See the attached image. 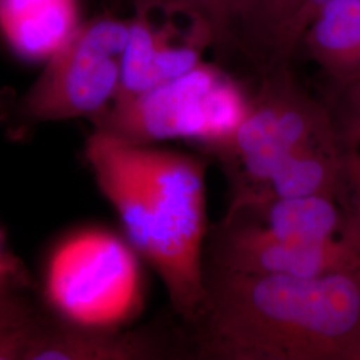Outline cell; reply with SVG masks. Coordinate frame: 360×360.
Listing matches in <instances>:
<instances>
[{
    "mask_svg": "<svg viewBox=\"0 0 360 360\" xmlns=\"http://www.w3.org/2000/svg\"><path fill=\"white\" fill-rule=\"evenodd\" d=\"M195 354L215 360H352L360 267L316 278L205 270Z\"/></svg>",
    "mask_w": 360,
    "mask_h": 360,
    "instance_id": "cell-1",
    "label": "cell"
},
{
    "mask_svg": "<svg viewBox=\"0 0 360 360\" xmlns=\"http://www.w3.org/2000/svg\"><path fill=\"white\" fill-rule=\"evenodd\" d=\"M129 148L150 195L148 218L134 248L159 274L175 311L193 322L206 299L205 167L193 156L148 144Z\"/></svg>",
    "mask_w": 360,
    "mask_h": 360,
    "instance_id": "cell-2",
    "label": "cell"
},
{
    "mask_svg": "<svg viewBox=\"0 0 360 360\" xmlns=\"http://www.w3.org/2000/svg\"><path fill=\"white\" fill-rule=\"evenodd\" d=\"M247 107L232 82L199 65L95 117L98 131L129 144L193 138L214 147L231 135Z\"/></svg>",
    "mask_w": 360,
    "mask_h": 360,
    "instance_id": "cell-3",
    "label": "cell"
},
{
    "mask_svg": "<svg viewBox=\"0 0 360 360\" xmlns=\"http://www.w3.org/2000/svg\"><path fill=\"white\" fill-rule=\"evenodd\" d=\"M46 296L52 311L68 322L115 328L139 303L134 254L110 232H77L52 252Z\"/></svg>",
    "mask_w": 360,
    "mask_h": 360,
    "instance_id": "cell-4",
    "label": "cell"
},
{
    "mask_svg": "<svg viewBox=\"0 0 360 360\" xmlns=\"http://www.w3.org/2000/svg\"><path fill=\"white\" fill-rule=\"evenodd\" d=\"M335 135L330 107L312 99L278 65L248 102L238 127L214 148L231 165L236 193L263 181L292 151Z\"/></svg>",
    "mask_w": 360,
    "mask_h": 360,
    "instance_id": "cell-5",
    "label": "cell"
},
{
    "mask_svg": "<svg viewBox=\"0 0 360 360\" xmlns=\"http://www.w3.org/2000/svg\"><path fill=\"white\" fill-rule=\"evenodd\" d=\"M129 26L103 19L77 28L56 52L23 99L30 122L65 120L101 115L120 86V60Z\"/></svg>",
    "mask_w": 360,
    "mask_h": 360,
    "instance_id": "cell-6",
    "label": "cell"
},
{
    "mask_svg": "<svg viewBox=\"0 0 360 360\" xmlns=\"http://www.w3.org/2000/svg\"><path fill=\"white\" fill-rule=\"evenodd\" d=\"M175 354L150 331L119 333L68 322L34 309L0 326V360L160 359Z\"/></svg>",
    "mask_w": 360,
    "mask_h": 360,
    "instance_id": "cell-7",
    "label": "cell"
},
{
    "mask_svg": "<svg viewBox=\"0 0 360 360\" xmlns=\"http://www.w3.org/2000/svg\"><path fill=\"white\" fill-rule=\"evenodd\" d=\"M210 255L211 270L251 275L316 278L360 267L359 250L347 236L327 242L290 240L230 217L212 233Z\"/></svg>",
    "mask_w": 360,
    "mask_h": 360,
    "instance_id": "cell-8",
    "label": "cell"
},
{
    "mask_svg": "<svg viewBox=\"0 0 360 360\" xmlns=\"http://www.w3.org/2000/svg\"><path fill=\"white\" fill-rule=\"evenodd\" d=\"M340 180L342 158L336 134L287 155L263 181L233 193L231 206L283 198H338Z\"/></svg>",
    "mask_w": 360,
    "mask_h": 360,
    "instance_id": "cell-9",
    "label": "cell"
},
{
    "mask_svg": "<svg viewBox=\"0 0 360 360\" xmlns=\"http://www.w3.org/2000/svg\"><path fill=\"white\" fill-rule=\"evenodd\" d=\"M230 218L275 236L299 242H327L346 235V214L336 196H303L230 207Z\"/></svg>",
    "mask_w": 360,
    "mask_h": 360,
    "instance_id": "cell-10",
    "label": "cell"
},
{
    "mask_svg": "<svg viewBox=\"0 0 360 360\" xmlns=\"http://www.w3.org/2000/svg\"><path fill=\"white\" fill-rule=\"evenodd\" d=\"M0 28L20 56L49 60L77 32L75 0H0Z\"/></svg>",
    "mask_w": 360,
    "mask_h": 360,
    "instance_id": "cell-11",
    "label": "cell"
},
{
    "mask_svg": "<svg viewBox=\"0 0 360 360\" xmlns=\"http://www.w3.org/2000/svg\"><path fill=\"white\" fill-rule=\"evenodd\" d=\"M302 40L338 87L359 82L360 0L328 1Z\"/></svg>",
    "mask_w": 360,
    "mask_h": 360,
    "instance_id": "cell-12",
    "label": "cell"
},
{
    "mask_svg": "<svg viewBox=\"0 0 360 360\" xmlns=\"http://www.w3.org/2000/svg\"><path fill=\"white\" fill-rule=\"evenodd\" d=\"M334 108L342 180L338 199L346 214V235L360 252V80L340 86Z\"/></svg>",
    "mask_w": 360,
    "mask_h": 360,
    "instance_id": "cell-13",
    "label": "cell"
},
{
    "mask_svg": "<svg viewBox=\"0 0 360 360\" xmlns=\"http://www.w3.org/2000/svg\"><path fill=\"white\" fill-rule=\"evenodd\" d=\"M302 0H245L236 40L247 50L282 65L288 31Z\"/></svg>",
    "mask_w": 360,
    "mask_h": 360,
    "instance_id": "cell-14",
    "label": "cell"
},
{
    "mask_svg": "<svg viewBox=\"0 0 360 360\" xmlns=\"http://www.w3.org/2000/svg\"><path fill=\"white\" fill-rule=\"evenodd\" d=\"M159 39L146 22L129 25V37L120 60V86L115 102L127 101L162 84L158 71Z\"/></svg>",
    "mask_w": 360,
    "mask_h": 360,
    "instance_id": "cell-15",
    "label": "cell"
},
{
    "mask_svg": "<svg viewBox=\"0 0 360 360\" xmlns=\"http://www.w3.org/2000/svg\"><path fill=\"white\" fill-rule=\"evenodd\" d=\"M166 3L174 11L187 15L208 43L226 47L236 40L245 0H166Z\"/></svg>",
    "mask_w": 360,
    "mask_h": 360,
    "instance_id": "cell-16",
    "label": "cell"
},
{
    "mask_svg": "<svg viewBox=\"0 0 360 360\" xmlns=\"http://www.w3.org/2000/svg\"><path fill=\"white\" fill-rule=\"evenodd\" d=\"M331 0H302L300 8L296 13L295 19L291 25V28L288 31V35L285 39V46H284V58L288 59V56L295 50L296 46L299 41H302V38L309 28L315 16L319 13L323 7Z\"/></svg>",
    "mask_w": 360,
    "mask_h": 360,
    "instance_id": "cell-17",
    "label": "cell"
},
{
    "mask_svg": "<svg viewBox=\"0 0 360 360\" xmlns=\"http://www.w3.org/2000/svg\"><path fill=\"white\" fill-rule=\"evenodd\" d=\"M32 307L27 299L15 295L10 290L0 291V326L23 316Z\"/></svg>",
    "mask_w": 360,
    "mask_h": 360,
    "instance_id": "cell-18",
    "label": "cell"
},
{
    "mask_svg": "<svg viewBox=\"0 0 360 360\" xmlns=\"http://www.w3.org/2000/svg\"><path fill=\"white\" fill-rule=\"evenodd\" d=\"M7 281H10V263L4 257V254L0 247V291L8 290L7 288Z\"/></svg>",
    "mask_w": 360,
    "mask_h": 360,
    "instance_id": "cell-19",
    "label": "cell"
},
{
    "mask_svg": "<svg viewBox=\"0 0 360 360\" xmlns=\"http://www.w3.org/2000/svg\"><path fill=\"white\" fill-rule=\"evenodd\" d=\"M352 360H360V343L358 348L355 349V352H354V356H352Z\"/></svg>",
    "mask_w": 360,
    "mask_h": 360,
    "instance_id": "cell-20",
    "label": "cell"
}]
</instances>
